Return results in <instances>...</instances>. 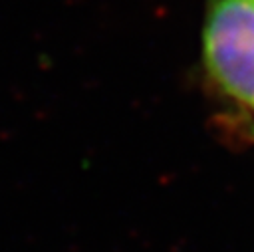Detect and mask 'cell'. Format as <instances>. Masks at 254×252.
Segmentation results:
<instances>
[{
  "instance_id": "1",
  "label": "cell",
  "mask_w": 254,
  "mask_h": 252,
  "mask_svg": "<svg viewBox=\"0 0 254 252\" xmlns=\"http://www.w3.org/2000/svg\"><path fill=\"white\" fill-rule=\"evenodd\" d=\"M202 63L214 87L254 115V0H204Z\"/></svg>"
}]
</instances>
